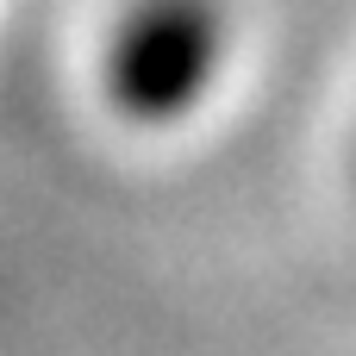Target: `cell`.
Here are the masks:
<instances>
[{"instance_id":"obj_1","label":"cell","mask_w":356,"mask_h":356,"mask_svg":"<svg viewBox=\"0 0 356 356\" xmlns=\"http://www.w3.org/2000/svg\"><path fill=\"white\" fill-rule=\"evenodd\" d=\"M207 63H213V25H207V13L169 0V6L144 13L125 31V44H119V88H125L131 106L169 113V106H181L200 88Z\"/></svg>"}]
</instances>
